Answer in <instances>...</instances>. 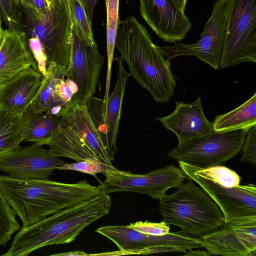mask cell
<instances>
[{
	"label": "cell",
	"mask_w": 256,
	"mask_h": 256,
	"mask_svg": "<svg viewBox=\"0 0 256 256\" xmlns=\"http://www.w3.org/2000/svg\"><path fill=\"white\" fill-rule=\"evenodd\" d=\"M210 255L256 256V218L225 224L200 237Z\"/></svg>",
	"instance_id": "9a60e30c"
},
{
	"label": "cell",
	"mask_w": 256,
	"mask_h": 256,
	"mask_svg": "<svg viewBox=\"0 0 256 256\" xmlns=\"http://www.w3.org/2000/svg\"><path fill=\"white\" fill-rule=\"evenodd\" d=\"M118 66V76L112 92L103 105V98L92 96L86 103L89 114L98 132L110 158L114 160L118 152L117 140L122 105L126 83L130 76L124 67V60L120 56L114 58Z\"/></svg>",
	"instance_id": "8fae6325"
},
{
	"label": "cell",
	"mask_w": 256,
	"mask_h": 256,
	"mask_svg": "<svg viewBox=\"0 0 256 256\" xmlns=\"http://www.w3.org/2000/svg\"><path fill=\"white\" fill-rule=\"evenodd\" d=\"M29 48L37 64L52 63L68 69L73 29L69 0H54L46 13L27 21Z\"/></svg>",
	"instance_id": "5b68a950"
},
{
	"label": "cell",
	"mask_w": 256,
	"mask_h": 256,
	"mask_svg": "<svg viewBox=\"0 0 256 256\" xmlns=\"http://www.w3.org/2000/svg\"><path fill=\"white\" fill-rule=\"evenodd\" d=\"M140 13L153 31L162 40L176 42L185 38L192 24L184 12L172 0H139Z\"/></svg>",
	"instance_id": "2e32d148"
},
{
	"label": "cell",
	"mask_w": 256,
	"mask_h": 256,
	"mask_svg": "<svg viewBox=\"0 0 256 256\" xmlns=\"http://www.w3.org/2000/svg\"><path fill=\"white\" fill-rule=\"evenodd\" d=\"M184 256H208L210 254L207 251L201 250H192V249L188 250Z\"/></svg>",
	"instance_id": "d590c367"
},
{
	"label": "cell",
	"mask_w": 256,
	"mask_h": 256,
	"mask_svg": "<svg viewBox=\"0 0 256 256\" xmlns=\"http://www.w3.org/2000/svg\"><path fill=\"white\" fill-rule=\"evenodd\" d=\"M23 118V140L41 146L53 136L58 129L61 116L37 112L32 104L22 115Z\"/></svg>",
	"instance_id": "603a6c76"
},
{
	"label": "cell",
	"mask_w": 256,
	"mask_h": 256,
	"mask_svg": "<svg viewBox=\"0 0 256 256\" xmlns=\"http://www.w3.org/2000/svg\"><path fill=\"white\" fill-rule=\"evenodd\" d=\"M74 27L82 41L90 46L95 42L92 24L88 20L84 7L79 0H69Z\"/></svg>",
	"instance_id": "83f0119b"
},
{
	"label": "cell",
	"mask_w": 256,
	"mask_h": 256,
	"mask_svg": "<svg viewBox=\"0 0 256 256\" xmlns=\"http://www.w3.org/2000/svg\"><path fill=\"white\" fill-rule=\"evenodd\" d=\"M68 69L52 63L46 68L44 80L32 104L36 110L60 116L74 102L76 86L66 78Z\"/></svg>",
	"instance_id": "e0dca14e"
},
{
	"label": "cell",
	"mask_w": 256,
	"mask_h": 256,
	"mask_svg": "<svg viewBox=\"0 0 256 256\" xmlns=\"http://www.w3.org/2000/svg\"><path fill=\"white\" fill-rule=\"evenodd\" d=\"M4 32V40L0 48V86L26 69L32 67L38 70L29 48L26 33L8 29Z\"/></svg>",
	"instance_id": "ffe728a7"
},
{
	"label": "cell",
	"mask_w": 256,
	"mask_h": 256,
	"mask_svg": "<svg viewBox=\"0 0 256 256\" xmlns=\"http://www.w3.org/2000/svg\"><path fill=\"white\" fill-rule=\"evenodd\" d=\"M113 168V167H112ZM100 161H82L74 163H63L56 169L60 170H72L88 174L94 176L99 182L97 174L102 173L105 174L107 169L110 168Z\"/></svg>",
	"instance_id": "4dcf8cb0"
},
{
	"label": "cell",
	"mask_w": 256,
	"mask_h": 256,
	"mask_svg": "<svg viewBox=\"0 0 256 256\" xmlns=\"http://www.w3.org/2000/svg\"><path fill=\"white\" fill-rule=\"evenodd\" d=\"M90 254H88L84 252L76 251L72 252H64L62 254H54L52 256H90Z\"/></svg>",
	"instance_id": "8d00e7d4"
},
{
	"label": "cell",
	"mask_w": 256,
	"mask_h": 256,
	"mask_svg": "<svg viewBox=\"0 0 256 256\" xmlns=\"http://www.w3.org/2000/svg\"><path fill=\"white\" fill-rule=\"evenodd\" d=\"M20 3L22 7L27 18V21L33 20L36 18L32 0H20Z\"/></svg>",
	"instance_id": "836d02e7"
},
{
	"label": "cell",
	"mask_w": 256,
	"mask_h": 256,
	"mask_svg": "<svg viewBox=\"0 0 256 256\" xmlns=\"http://www.w3.org/2000/svg\"><path fill=\"white\" fill-rule=\"evenodd\" d=\"M106 10V50L107 72L106 88L103 100L106 104L109 96L111 80L112 66L114 60V54L118 30L122 20L118 12L119 0H104Z\"/></svg>",
	"instance_id": "d4e9b609"
},
{
	"label": "cell",
	"mask_w": 256,
	"mask_h": 256,
	"mask_svg": "<svg viewBox=\"0 0 256 256\" xmlns=\"http://www.w3.org/2000/svg\"><path fill=\"white\" fill-rule=\"evenodd\" d=\"M227 22L219 68L256 62V0H226Z\"/></svg>",
	"instance_id": "8992f818"
},
{
	"label": "cell",
	"mask_w": 256,
	"mask_h": 256,
	"mask_svg": "<svg viewBox=\"0 0 256 256\" xmlns=\"http://www.w3.org/2000/svg\"><path fill=\"white\" fill-rule=\"evenodd\" d=\"M186 178L196 182L213 199L222 210L225 224L256 218V186L253 184L224 186L204 178L178 161Z\"/></svg>",
	"instance_id": "7c38bea8"
},
{
	"label": "cell",
	"mask_w": 256,
	"mask_h": 256,
	"mask_svg": "<svg viewBox=\"0 0 256 256\" xmlns=\"http://www.w3.org/2000/svg\"><path fill=\"white\" fill-rule=\"evenodd\" d=\"M4 37V30L0 33V48L3 42Z\"/></svg>",
	"instance_id": "f35d334b"
},
{
	"label": "cell",
	"mask_w": 256,
	"mask_h": 256,
	"mask_svg": "<svg viewBox=\"0 0 256 256\" xmlns=\"http://www.w3.org/2000/svg\"><path fill=\"white\" fill-rule=\"evenodd\" d=\"M226 0H216L200 39L192 44L174 42L158 48L169 60L179 56H194L214 69H219L227 22Z\"/></svg>",
	"instance_id": "30bf717a"
},
{
	"label": "cell",
	"mask_w": 256,
	"mask_h": 256,
	"mask_svg": "<svg viewBox=\"0 0 256 256\" xmlns=\"http://www.w3.org/2000/svg\"><path fill=\"white\" fill-rule=\"evenodd\" d=\"M162 221L176 226L180 232L196 237L225 224L220 208L209 194L193 180H188L159 202Z\"/></svg>",
	"instance_id": "277c9868"
},
{
	"label": "cell",
	"mask_w": 256,
	"mask_h": 256,
	"mask_svg": "<svg viewBox=\"0 0 256 256\" xmlns=\"http://www.w3.org/2000/svg\"><path fill=\"white\" fill-rule=\"evenodd\" d=\"M44 76L30 68L0 86V108L22 116L34 100L42 86Z\"/></svg>",
	"instance_id": "d6986e66"
},
{
	"label": "cell",
	"mask_w": 256,
	"mask_h": 256,
	"mask_svg": "<svg viewBox=\"0 0 256 256\" xmlns=\"http://www.w3.org/2000/svg\"><path fill=\"white\" fill-rule=\"evenodd\" d=\"M248 130H214L208 136L178 144L168 156L201 169L224 166L242 150Z\"/></svg>",
	"instance_id": "ba28073f"
},
{
	"label": "cell",
	"mask_w": 256,
	"mask_h": 256,
	"mask_svg": "<svg viewBox=\"0 0 256 256\" xmlns=\"http://www.w3.org/2000/svg\"><path fill=\"white\" fill-rule=\"evenodd\" d=\"M18 0V1L19 2H20V0Z\"/></svg>",
	"instance_id": "60d3db41"
},
{
	"label": "cell",
	"mask_w": 256,
	"mask_h": 256,
	"mask_svg": "<svg viewBox=\"0 0 256 256\" xmlns=\"http://www.w3.org/2000/svg\"><path fill=\"white\" fill-rule=\"evenodd\" d=\"M104 175V180L99 182L103 194L132 192L158 200L166 194L168 190L178 188L186 178L182 170L173 164L144 174L120 170L114 166L107 169Z\"/></svg>",
	"instance_id": "9c48e42d"
},
{
	"label": "cell",
	"mask_w": 256,
	"mask_h": 256,
	"mask_svg": "<svg viewBox=\"0 0 256 256\" xmlns=\"http://www.w3.org/2000/svg\"><path fill=\"white\" fill-rule=\"evenodd\" d=\"M115 48L128 65L130 76L148 90L157 102H169L176 76L170 60L152 42L146 27L133 16L122 20L117 32Z\"/></svg>",
	"instance_id": "7a4b0ae2"
},
{
	"label": "cell",
	"mask_w": 256,
	"mask_h": 256,
	"mask_svg": "<svg viewBox=\"0 0 256 256\" xmlns=\"http://www.w3.org/2000/svg\"><path fill=\"white\" fill-rule=\"evenodd\" d=\"M16 214L0 188V246H5L14 233L21 229Z\"/></svg>",
	"instance_id": "f1b7e54d"
},
{
	"label": "cell",
	"mask_w": 256,
	"mask_h": 256,
	"mask_svg": "<svg viewBox=\"0 0 256 256\" xmlns=\"http://www.w3.org/2000/svg\"><path fill=\"white\" fill-rule=\"evenodd\" d=\"M185 166L191 171L204 178L212 180L226 187L238 186L241 178L236 172L224 166H214L205 169L186 163Z\"/></svg>",
	"instance_id": "4316f807"
},
{
	"label": "cell",
	"mask_w": 256,
	"mask_h": 256,
	"mask_svg": "<svg viewBox=\"0 0 256 256\" xmlns=\"http://www.w3.org/2000/svg\"><path fill=\"white\" fill-rule=\"evenodd\" d=\"M23 118L0 108V156L20 146L23 140Z\"/></svg>",
	"instance_id": "484cf974"
},
{
	"label": "cell",
	"mask_w": 256,
	"mask_h": 256,
	"mask_svg": "<svg viewBox=\"0 0 256 256\" xmlns=\"http://www.w3.org/2000/svg\"><path fill=\"white\" fill-rule=\"evenodd\" d=\"M242 149L240 160L254 165L256 163V124L247 131Z\"/></svg>",
	"instance_id": "d6a6232c"
},
{
	"label": "cell",
	"mask_w": 256,
	"mask_h": 256,
	"mask_svg": "<svg viewBox=\"0 0 256 256\" xmlns=\"http://www.w3.org/2000/svg\"><path fill=\"white\" fill-rule=\"evenodd\" d=\"M84 7L88 18L92 24L95 6L98 0H79Z\"/></svg>",
	"instance_id": "e575fe53"
},
{
	"label": "cell",
	"mask_w": 256,
	"mask_h": 256,
	"mask_svg": "<svg viewBox=\"0 0 256 256\" xmlns=\"http://www.w3.org/2000/svg\"><path fill=\"white\" fill-rule=\"evenodd\" d=\"M110 196L102 192L22 228L3 256H26L42 247L70 244L88 225L110 212Z\"/></svg>",
	"instance_id": "3957f363"
},
{
	"label": "cell",
	"mask_w": 256,
	"mask_h": 256,
	"mask_svg": "<svg viewBox=\"0 0 256 256\" xmlns=\"http://www.w3.org/2000/svg\"><path fill=\"white\" fill-rule=\"evenodd\" d=\"M63 163L49 150L36 143L18 146L0 156V170L18 179H48Z\"/></svg>",
	"instance_id": "5bb4252c"
},
{
	"label": "cell",
	"mask_w": 256,
	"mask_h": 256,
	"mask_svg": "<svg viewBox=\"0 0 256 256\" xmlns=\"http://www.w3.org/2000/svg\"><path fill=\"white\" fill-rule=\"evenodd\" d=\"M61 118L84 142L100 162L110 168L114 166L86 104L72 102Z\"/></svg>",
	"instance_id": "44dd1931"
},
{
	"label": "cell",
	"mask_w": 256,
	"mask_h": 256,
	"mask_svg": "<svg viewBox=\"0 0 256 256\" xmlns=\"http://www.w3.org/2000/svg\"><path fill=\"white\" fill-rule=\"evenodd\" d=\"M46 144L49 146L50 152L58 157H65L78 162L99 161L62 118L58 129Z\"/></svg>",
	"instance_id": "7402d4cb"
},
{
	"label": "cell",
	"mask_w": 256,
	"mask_h": 256,
	"mask_svg": "<svg viewBox=\"0 0 256 256\" xmlns=\"http://www.w3.org/2000/svg\"><path fill=\"white\" fill-rule=\"evenodd\" d=\"M0 13L8 29L24 32L20 2L18 0H0Z\"/></svg>",
	"instance_id": "f546056e"
},
{
	"label": "cell",
	"mask_w": 256,
	"mask_h": 256,
	"mask_svg": "<svg viewBox=\"0 0 256 256\" xmlns=\"http://www.w3.org/2000/svg\"><path fill=\"white\" fill-rule=\"evenodd\" d=\"M0 188L20 218L22 228L102 192L100 185L92 186L86 180L66 184L48 179H18L6 175H0Z\"/></svg>",
	"instance_id": "6da1fadb"
},
{
	"label": "cell",
	"mask_w": 256,
	"mask_h": 256,
	"mask_svg": "<svg viewBox=\"0 0 256 256\" xmlns=\"http://www.w3.org/2000/svg\"><path fill=\"white\" fill-rule=\"evenodd\" d=\"M95 232L116 244L119 250L114 252L115 255L186 252V250L203 246L200 238L180 231L169 232L163 236H153L136 230L128 225H123L106 226L97 228Z\"/></svg>",
	"instance_id": "52a82bcc"
},
{
	"label": "cell",
	"mask_w": 256,
	"mask_h": 256,
	"mask_svg": "<svg viewBox=\"0 0 256 256\" xmlns=\"http://www.w3.org/2000/svg\"><path fill=\"white\" fill-rule=\"evenodd\" d=\"M175 6L180 10L184 12L186 4L188 0H172Z\"/></svg>",
	"instance_id": "74e56055"
},
{
	"label": "cell",
	"mask_w": 256,
	"mask_h": 256,
	"mask_svg": "<svg viewBox=\"0 0 256 256\" xmlns=\"http://www.w3.org/2000/svg\"><path fill=\"white\" fill-rule=\"evenodd\" d=\"M212 124L215 132L249 129L256 124V92L237 108L218 115Z\"/></svg>",
	"instance_id": "cb8c5ba5"
},
{
	"label": "cell",
	"mask_w": 256,
	"mask_h": 256,
	"mask_svg": "<svg viewBox=\"0 0 256 256\" xmlns=\"http://www.w3.org/2000/svg\"><path fill=\"white\" fill-rule=\"evenodd\" d=\"M128 226L136 230L150 235L163 236L170 232L169 224L163 221L160 222L138 221L131 223Z\"/></svg>",
	"instance_id": "1f68e13d"
},
{
	"label": "cell",
	"mask_w": 256,
	"mask_h": 256,
	"mask_svg": "<svg viewBox=\"0 0 256 256\" xmlns=\"http://www.w3.org/2000/svg\"><path fill=\"white\" fill-rule=\"evenodd\" d=\"M175 104L171 114L156 120L176 136L178 144L208 136L214 132L212 123L204 113L200 96L191 103L177 101Z\"/></svg>",
	"instance_id": "ac0fdd59"
},
{
	"label": "cell",
	"mask_w": 256,
	"mask_h": 256,
	"mask_svg": "<svg viewBox=\"0 0 256 256\" xmlns=\"http://www.w3.org/2000/svg\"><path fill=\"white\" fill-rule=\"evenodd\" d=\"M104 60L98 45L86 44L73 26L71 55L66 78L76 87L74 102L86 104L94 96Z\"/></svg>",
	"instance_id": "4fadbf2b"
},
{
	"label": "cell",
	"mask_w": 256,
	"mask_h": 256,
	"mask_svg": "<svg viewBox=\"0 0 256 256\" xmlns=\"http://www.w3.org/2000/svg\"><path fill=\"white\" fill-rule=\"evenodd\" d=\"M2 17L1 14L0 13V33L2 32L4 30L2 28Z\"/></svg>",
	"instance_id": "ab89813d"
}]
</instances>
